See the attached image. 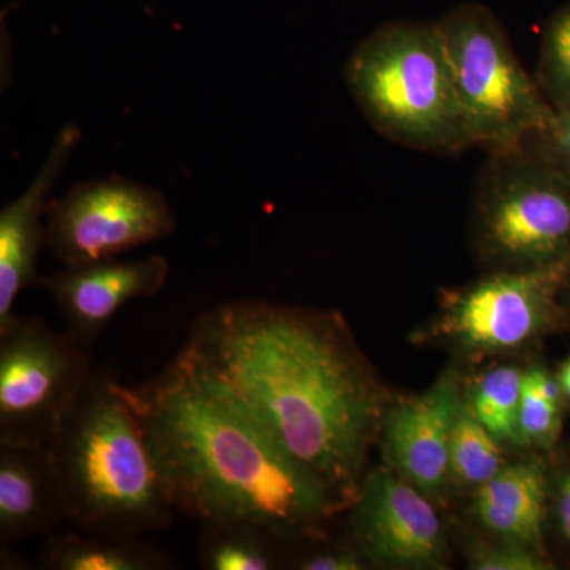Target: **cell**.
<instances>
[{
	"label": "cell",
	"mask_w": 570,
	"mask_h": 570,
	"mask_svg": "<svg viewBox=\"0 0 570 570\" xmlns=\"http://www.w3.org/2000/svg\"><path fill=\"white\" fill-rule=\"evenodd\" d=\"M344 510L365 479L384 395L341 318L234 299L194 322L181 348Z\"/></svg>",
	"instance_id": "1"
},
{
	"label": "cell",
	"mask_w": 570,
	"mask_h": 570,
	"mask_svg": "<svg viewBox=\"0 0 570 570\" xmlns=\"http://www.w3.org/2000/svg\"><path fill=\"white\" fill-rule=\"evenodd\" d=\"M119 392L140 420L176 512L246 520L287 542L324 532L344 509L257 420L181 352Z\"/></svg>",
	"instance_id": "2"
},
{
	"label": "cell",
	"mask_w": 570,
	"mask_h": 570,
	"mask_svg": "<svg viewBox=\"0 0 570 570\" xmlns=\"http://www.w3.org/2000/svg\"><path fill=\"white\" fill-rule=\"evenodd\" d=\"M50 450L71 530L142 538L170 527L174 499L111 374L94 370Z\"/></svg>",
	"instance_id": "3"
},
{
	"label": "cell",
	"mask_w": 570,
	"mask_h": 570,
	"mask_svg": "<svg viewBox=\"0 0 570 570\" xmlns=\"http://www.w3.org/2000/svg\"><path fill=\"white\" fill-rule=\"evenodd\" d=\"M344 77L367 121L389 140L433 153L471 146L439 22L382 26L352 51Z\"/></svg>",
	"instance_id": "4"
},
{
	"label": "cell",
	"mask_w": 570,
	"mask_h": 570,
	"mask_svg": "<svg viewBox=\"0 0 570 570\" xmlns=\"http://www.w3.org/2000/svg\"><path fill=\"white\" fill-rule=\"evenodd\" d=\"M475 242L498 269L570 262V178L524 142L490 153L474 198Z\"/></svg>",
	"instance_id": "5"
},
{
	"label": "cell",
	"mask_w": 570,
	"mask_h": 570,
	"mask_svg": "<svg viewBox=\"0 0 570 570\" xmlns=\"http://www.w3.org/2000/svg\"><path fill=\"white\" fill-rule=\"evenodd\" d=\"M471 146L519 148L553 110L524 70L508 32L482 3H463L441 21Z\"/></svg>",
	"instance_id": "6"
},
{
	"label": "cell",
	"mask_w": 570,
	"mask_h": 570,
	"mask_svg": "<svg viewBox=\"0 0 570 570\" xmlns=\"http://www.w3.org/2000/svg\"><path fill=\"white\" fill-rule=\"evenodd\" d=\"M94 370L73 337L14 314L0 326V445H50Z\"/></svg>",
	"instance_id": "7"
},
{
	"label": "cell",
	"mask_w": 570,
	"mask_h": 570,
	"mask_svg": "<svg viewBox=\"0 0 570 570\" xmlns=\"http://www.w3.org/2000/svg\"><path fill=\"white\" fill-rule=\"evenodd\" d=\"M47 217V247L63 265L116 258L176 228L165 195L124 176L75 184Z\"/></svg>",
	"instance_id": "8"
},
{
	"label": "cell",
	"mask_w": 570,
	"mask_h": 570,
	"mask_svg": "<svg viewBox=\"0 0 570 570\" xmlns=\"http://www.w3.org/2000/svg\"><path fill=\"white\" fill-rule=\"evenodd\" d=\"M570 262L531 269H497L450 298L438 332L464 351H515L542 332Z\"/></svg>",
	"instance_id": "9"
},
{
	"label": "cell",
	"mask_w": 570,
	"mask_h": 570,
	"mask_svg": "<svg viewBox=\"0 0 570 570\" xmlns=\"http://www.w3.org/2000/svg\"><path fill=\"white\" fill-rule=\"evenodd\" d=\"M348 509L355 543L371 562L400 569L442 564V521L426 494L396 471L377 466L366 472Z\"/></svg>",
	"instance_id": "10"
},
{
	"label": "cell",
	"mask_w": 570,
	"mask_h": 570,
	"mask_svg": "<svg viewBox=\"0 0 570 570\" xmlns=\"http://www.w3.org/2000/svg\"><path fill=\"white\" fill-rule=\"evenodd\" d=\"M170 265L163 255L137 261L89 262L63 265L52 275L39 277L66 322V333L91 351L96 341L130 302L163 291Z\"/></svg>",
	"instance_id": "11"
},
{
	"label": "cell",
	"mask_w": 570,
	"mask_h": 570,
	"mask_svg": "<svg viewBox=\"0 0 570 570\" xmlns=\"http://www.w3.org/2000/svg\"><path fill=\"white\" fill-rule=\"evenodd\" d=\"M463 392L459 373L445 371L422 395L385 412L381 434L393 469L426 497L448 487L450 448Z\"/></svg>",
	"instance_id": "12"
},
{
	"label": "cell",
	"mask_w": 570,
	"mask_h": 570,
	"mask_svg": "<svg viewBox=\"0 0 570 570\" xmlns=\"http://www.w3.org/2000/svg\"><path fill=\"white\" fill-rule=\"evenodd\" d=\"M80 141V127H62L28 189L0 213V326L17 314L14 303L21 292L39 283L37 266L47 246L43 217L50 212L52 189Z\"/></svg>",
	"instance_id": "13"
},
{
	"label": "cell",
	"mask_w": 570,
	"mask_h": 570,
	"mask_svg": "<svg viewBox=\"0 0 570 570\" xmlns=\"http://www.w3.org/2000/svg\"><path fill=\"white\" fill-rule=\"evenodd\" d=\"M67 521L50 445H0V547L51 534Z\"/></svg>",
	"instance_id": "14"
},
{
	"label": "cell",
	"mask_w": 570,
	"mask_h": 570,
	"mask_svg": "<svg viewBox=\"0 0 570 570\" xmlns=\"http://www.w3.org/2000/svg\"><path fill=\"white\" fill-rule=\"evenodd\" d=\"M480 523L508 542L538 550L546 519V479L532 464H505L478 489Z\"/></svg>",
	"instance_id": "15"
},
{
	"label": "cell",
	"mask_w": 570,
	"mask_h": 570,
	"mask_svg": "<svg viewBox=\"0 0 570 570\" xmlns=\"http://www.w3.org/2000/svg\"><path fill=\"white\" fill-rule=\"evenodd\" d=\"M43 570H170L176 562L138 535L71 530L47 535L39 554Z\"/></svg>",
	"instance_id": "16"
},
{
	"label": "cell",
	"mask_w": 570,
	"mask_h": 570,
	"mask_svg": "<svg viewBox=\"0 0 570 570\" xmlns=\"http://www.w3.org/2000/svg\"><path fill=\"white\" fill-rule=\"evenodd\" d=\"M288 543L254 521H202L197 557L206 570H275L285 564Z\"/></svg>",
	"instance_id": "17"
},
{
	"label": "cell",
	"mask_w": 570,
	"mask_h": 570,
	"mask_svg": "<svg viewBox=\"0 0 570 570\" xmlns=\"http://www.w3.org/2000/svg\"><path fill=\"white\" fill-rule=\"evenodd\" d=\"M504 466L501 442L480 422L463 393L450 448V474L463 485L479 489Z\"/></svg>",
	"instance_id": "18"
},
{
	"label": "cell",
	"mask_w": 570,
	"mask_h": 570,
	"mask_svg": "<svg viewBox=\"0 0 570 570\" xmlns=\"http://www.w3.org/2000/svg\"><path fill=\"white\" fill-rule=\"evenodd\" d=\"M523 377L519 367L499 366L479 379L471 393H468L472 409L480 422L501 444H517V419Z\"/></svg>",
	"instance_id": "19"
},
{
	"label": "cell",
	"mask_w": 570,
	"mask_h": 570,
	"mask_svg": "<svg viewBox=\"0 0 570 570\" xmlns=\"http://www.w3.org/2000/svg\"><path fill=\"white\" fill-rule=\"evenodd\" d=\"M535 81L551 110L570 112V7L558 11L543 31Z\"/></svg>",
	"instance_id": "20"
},
{
	"label": "cell",
	"mask_w": 570,
	"mask_h": 570,
	"mask_svg": "<svg viewBox=\"0 0 570 570\" xmlns=\"http://www.w3.org/2000/svg\"><path fill=\"white\" fill-rule=\"evenodd\" d=\"M561 406L546 400L523 377V392L517 419V444L527 448H547L553 444L560 431Z\"/></svg>",
	"instance_id": "21"
},
{
	"label": "cell",
	"mask_w": 570,
	"mask_h": 570,
	"mask_svg": "<svg viewBox=\"0 0 570 570\" xmlns=\"http://www.w3.org/2000/svg\"><path fill=\"white\" fill-rule=\"evenodd\" d=\"M527 145L570 178V112L553 111Z\"/></svg>",
	"instance_id": "22"
},
{
	"label": "cell",
	"mask_w": 570,
	"mask_h": 570,
	"mask_svg": "<svg viewBox=\"0 0 570 570\" xmlns=\"http://www.w3.org/2000/svg\"><path fill=\"white\" fill-rule=\"evenodd\" d=\"M546 564L532 547L508 540L479 550L471 561V568L478 570H542L547 569Z\"/></svg>",
	"instance_id": "23"
},
{
	"label": "cell",
	"mask_w": 570,
	"mask_h": 570,
	"mask_svg": "<svg viewBox=\"0 0 570 570\" xmlns=\"http://www.w3.org/2000/svg\"><path fill=\"white\" fill-rule=\"evenodd\" d=\"M366 558L360 547L316 546L296 553L287 564L299 570H362Z\"/></svg>",
	"instance_id": "24"
},
{
	"label": "cell",
	"mask_w": 570,
	"mask_h": 570,
	"mask_svg": "<svg viewBox=\"0 0 570 570\" xmlns=\"http://www.w3.org/2000/svg\"><path fill=\"white\" fill-rule=\"evenodd\" d=\"M558 519L564 538L570 540V471L566 475L560 491V502H558Z\"/></svg>",
	"instance_id": "25"
},
{
	"label": "cell",
	"mask_w": 570,
	"mask_h": 570,
	"mask_svg": "<svg viewBox=\"0 0 570 570\" xmlns=\"http://www.w3.org/2000/svg\"><path fill=\"white\" fill-rule=\"evenodd\" d=\"M0 568L3 570H22L29 569V562L21 557V554L13 553L10 547H0Z\"/></svg>",
	"instance_id": "26"
},
{
	"label": "cell",
	"mask_w": 570,
	"mask_h": 570,
	"mask_svg": "<svg viewBox=\"0 0 570 570\" xmlns=\"http://www.w3.org/2000/svg\"><path fill=\"white\" fill-rule=\"evenodd\" d=\"M558 381H560L562 393L570 397V358L562 365Z\"/></svg>",
	"instance_id": "27"
}]
</instances>
